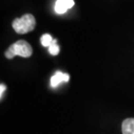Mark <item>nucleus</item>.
I'll return each mask as SVG.
<instances>
[{"mask_svg": "<svg viewBox=\"0 0 134 134\" xmlns=\"http://www.w3.org/2000/svg\"><path fill=\"white\" fill-rule=\"evenodd\" d=\"M4 55L7 59H12L16 55L28 58L32 55V48L26 41L19 40L8 48Z\"/></svg>", "mask_w": 134, "mask_h": 134, "instance_id": "nucleus-1", "label": "nucleus"}, {"mask_svg": "<svg viewBox=\"0 0 134 134\" xmlns=\"http://www.w3.org/2000/svg\"><path fill=\"white\" fill-rule=\"evenodd\" d=\"M36 20L31 14H25L12 22V27L18 34H26L35 29Z\"/></svg>", "mask_w": 134, "mask_h": 134, "instance_id": "nucleus-2", "label": "nucleus"}, {"mask_svg": "<svg viewBox=\"0 0 134 134\" xmlns=\"http://www.w3.org/2000/svg\"><path fill=\"white\" fill-rule=\"evenodd\" d=\"M75 4L74 0H57L55 4V11L58 14H64Z\"/></svg>", "mask_w": 134, "mask_h": 134, "instance_id": "nucleus-3", "label": "nucleus"}, {"mask_svg": "<svg viewBox=\"0 0 134 134\" xmlns=\"http://www.w3.org/2000/svg\"><path fill=\"white\" fill-rule=\"evenodd\" d=\"M70 76L68 74H64L60 72V71H58L56 72V74L54 75L52 79H51V85L53 87H56L57 86H58L61 82H67L69 81Z\"/></svg>", "mask_w": 134, "mask_h": 134, "instance_id": "nucleus-4", "label": "nucleus"}, {"mask_svg": "<svg viewBox=\"0 0 134 134\" xmlns=\"http://www.w3.org/2000/svg\"><path fill=\"white\" fill-rule=\"evenodd\" d=\"M123 134H134V119H126L122 123Z\"/></svg>", "mask_w": 134, "mask_h": 134, "instance_id": "nucleus-5", "label": "nucleus"}, {"mask_svg": "<svg viewBox=\"0 0 134 134\" xmlns=\"http://www.w3.org/2000/svg\"><path fill=\"white\" fill-rule=\"evenodd\" d=\"M53 40L54 39L52 38V36L49 35V34H44V35L41 36L40 42H41V44L44 47H50L52 43Z\"/></svg>", "mask_w": 134, "mask_h": 134, "instance_id": "nucleus-6", "label": "nucleus"}, {"mask_svg": "<svg viewBox=\"0 0 134 134\" xmlns=\"http://www.w3.org/2000/svg\"><path fill=\"white\" fill-rule=\"evenodd\" d=\"M49 52L51 55H58L59 53V46L58 45V42H57L56 39L53 40L52 45L49 47Z\"/></svg>", "mask_w": 134, "mask_h": 134, "instance_id": "nucleus-7", "label": "nucleus"}, {"mask_svg": "<svg viewBox=\"0 0 134 134\" xmlns=\"http://www.w3.org/2000/svg\"><path fill=\"white\" fill-rule=\"evenodd\" d=\"M0 88H1V90H0V95H1V98H2L3 93H4V90H5V85L1 84V86H0Z\"/></svg>", "mask_w": 134, "mask_h": 134, "instance_id": "nucleus-8", "label": "nucleus"}]
</instances>
